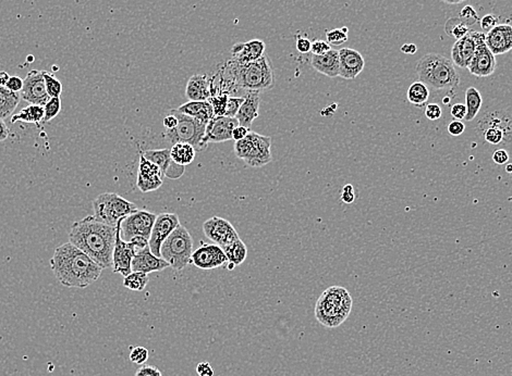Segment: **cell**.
Wrapping results in <instances>:
<instances>
[{
    "instance_id": "56",
    "label": "cell",
    "mask_w": 512,
    "mask_h": 376,
    "mask_svg": "<svg viewBox=\"0 0 512 376\" xmlns=\"http://www.w3.org/2000/svg\"><path fill=\"white\" fill-rule=\"evenodd\" d=\"M163 123H164L166 130H174V128H177L179 121H178L177 117L174 116L172 111H170V113L165 117Z\"/></svg>"
},
{
    "instance_id": "9",
    "label": "cell",
    "mask_w": 512,
    "mask_h": 376,
    "mask_svg": "<svg viewBox=\"0 0 512 376\" xmlns=\"http://www.w3.org/2000/svg\"><path fill=\"white\" fill-rule=\"evenodd\" d=\"M116 241L113 253V272L126 276L132 272V260L138 251L149 246V239L141 236L133 237L130 241H124L120 235L122 221L117 224Z\"/></svg>"
},
{
    "instance_id": "27",
    "label": "cell",
    "mask_w": 512,
    "mask_h": 376,
    "mask_svg": "<svg viewBox=\"0 0 512 376\" xmlns=\"http://www.w3.org/2000/svg\"><path fill=\"white\" fill-rule=\"evenodd\" d=\"M311 65L314 70L328 78L339 76V51L331 49L325 55H313L311 59Z\"/></svg>"
},
{
    "instance_id": "28",
    "label": "cell",
    "mask_w": 512,
    "mask_h": 376,
    "mask_svg": "<svg viewBox=\"0 0 512 376\" xmlns=\"http://www.w3.org/2000/svg\"><path fill=\"white\" fill-rule=\"evenodd\" d=\"M177 110L204 123H208L215 117L212 105L208 101H188L180 105Z\"/></svg>"
},
{
    "instance_id": "20",
    "label": "cell",
    "mask_w": 512,
    "mask_h": 376,
    "mask_svg": "<svg viewBox=\"0 0 512 376\" xmlns=\"http://www.w3.org/2000/svg\"><path fill=\"white\" fill-rule=\"evenodd\" d=\"M485 43L495 55H504L512 49V26L498 24L485 34Z\"/></svg>"
},
{
    "instance_id": "45",
    "label": "cell",
    "mask_w": 512,
    "mask_h": 376,
    "mask_svg": "<svg viewBox=\"0 0 512 376\" xmlns=\"http://www.w3.org/2000/svg\"><path fill=\"white\" fill-rule=\"evenodd\" d=\"M499 23V18L497 15H493V13H488V15H484L481 20H479V24L481 28L484 31L485 34L492 31L495 26H498Z\"/></svg>"
},
{
    "instance_id": "41",
    "label": "cell",
    "mask_w": 512,
    "mask_h": 376,
    "mask_svg": "<svg viewBox=\"0 0 512 376\" xmlns=\"http://www.w3.org/2000/svg\"><path fill=\"white\" fill-rule=\"evenodd\" d=\"M45 110V117H44V122H51V120L58 116L61 110L60 98H51L49 101L44 105Z\"/></svg>"
},
{
    "instance_id": "42",
    "label": "cell",
    "mask_w": 512,
    "mask_h": 376,
    "mask_svg": "<svg viewBox=\"0 0 512 376\" xmlns=\"http://www.w3.org/2000/svg\"><path fill=\"white\" fill-rule=\"evenodd\" d=\"M149 350L145 347H135L130 352V361L138 366H143L149 360Z\"/></svg>"
},
{
    "instance_id": "18",
    "label": "cell",
    "mask_w": 512,
    "mask_h": 376,
    "mask_svg": "<svg viewBox=\"0 0 512 376\" xmlns=\"http://www.w3.org/2000/svg\"><path fill=\"white\" fill-rule=\"evenodd\" d=\"M147 160L155 163L162 170L163 174L170 180H178L185 172V166L174 162L170 156V149H154V151H141Z\"/></svg>"
},
{
    "instance_id": "50",
    "label": "cell",
    "mask_w": 512,
    "mask_h": 376,
    "mask_svg": "<svg viewBox=\"0 0 512 376\" xmlns=\"http://www.w3.org/2000/svg\"><path fill=\"white\" fill-rule=\"evenodd\" d=\"M6 87L13 93H20L23 89V80L18 76H10Z\"/></svg>"
},
{
    "instance_id": "46",
    "label": "cell",
    "mask_w": 512,
    "mask_h": 376,
    "mask_svg": "<svg viewBox=\"0 0 512 376\" xmlns=\"http://www.w3.org/2000/svg\"><path fill=\"white\" fill-rule=\"evenodd\" d=\"M329 51H331V46L325 40H314L312 43V47H311V53L316 55H325Z\"/></svg>"
},
{
    "instance_id": "49",
    "label": "cell",
    "mask_w": 512,
    "mask_h": 376,
    "mask_svg": "<svg viewBox=\"0 0 512 376\" xmlns=\"http://www.w3.org/2000/svg\"><path fill=\"white\" fill-rule=\"evenodd\" d=\"M450 113H452V118L456 119V120H465L467 107L463 103H456L450 109Z\"/></svg>"
},
{
    "instance_id": "39",
    "label": "cell",
    "mask_w": 512,
    "mask_h": 376,
    "mask_svg": "<svg viewBox=\"0 0 512 376\" xmlns=\"http://www.w3.org/2000/svg\"><path fill=\"white\" fill-rule=\"evenodd\" d=\"M326 40L329 45L340 46L348 40V28H335L326 33Z\"/></svg>"
},
{
    "instance_id": "13",
    "label": "cell",
    "mask_w": 512,
    "mask_h": 376,
    "mask_svg": "<svg viewBox=\"0 0 512 376\" xmlns=\"http://www.w3.org/2000/svg\"><path fill=\"white\" fill-rule=\"evenodd\" d=\"M179 225L180 220L177 214H160L157 216L149 239V248L155 256L160 257L163 243Z\"/></svg>"
},
{
    "instance_id": "43",
    "label": "cell",
    "mask_w": 512,
    "mask_h": 376,
    "mask_svg": "<svg viewBox=\"0 0 512 376\" xmlns=\"http://www.w3.org/2000/svg\"><path fill=\"white\" fill-rule=\"evenodd\" d=\"M245 101L243 97H236V96H229L227 101V107H226L225 117L229 118H236L238 112H239L240 107Z\"/></svg>"
},
{
    "instance_id": "32",
    "label": "cell",
    "mask_w": 512,
    "mask_h": 376,
    "mask_svg": "<svg viewBox=\"0 0 512 376\" xmlns=\"http://www.w3.org/2000/svg\"><path fill=\"white\" fill-rule=\"evenodd\" d=\"M197 155L193 146L187 143H177L172 146L170 148V156L172 160L180 166H187L193 162Z\"/></svg>"
},
{
    "instance_id": "25",
    "label": "cell",
    "mask_w": 512,
    "mask_h": 376,
    "mask_svg": "<svg viewBox=\"0 0 512 376\" xmlns=\"http://www.w3.org/2000/svg\"><path fill=\"white\" fill-rule=\"evenodd\" d=\"M210 78L203 74H195L188 80L185 87V97L190 101H205L210 99Z\"/></svg>"
},
{
    "instance_id": "8",
    "label": "cell",
    "mask_w": 512,
    "mask_h": 376,
    "mask_svg": "<svg viewBox=\"0 0 512 376\" xmlns=\"http://www.w3.org/2000/svg\"><path fill=\"white\" fill-rule=\"evenodd\" d=\"M170 111L177 117L179 123L174 130H166L165 136H166L167 141L170 142L172 146L177 143L190 144L195 147L197 153L204 151L208 146L205 143L207 123L191 118L185 113L179 112L177 109Z\"/></svg>"
},
{
    "instance_id": "14",
    "label": "cell",
    "mask_w": 512,
    "mask_h": 376,
    "mask_svg": "<svg viewBox=\"0 0 512 376\" xmlns=\"http://www.w3.org/2000/svg\"><path fill=\"white\" fill-rule=\"evenodd\" d=\"M22 99L30 105H45L51 97L46 89L43 71L32 70L23 80Z\"/></svg>"
},
{
    "instance_id": "61",
    "label": "cell",
    "mask_w": 512,
    "mask_h": 376,
    "mask_svg": "<svg viewBox=\"0 0 512 376\" xmlns=\"http://www.w3.org/2000/svg\"><path fill=\"white\" fill-rule=\"evenodd\" d=\"M443 3L447 5H459V3H465L467 0H442Z\"/></svg>"
},
{
    "instance_id": "53",
    "label": "cell",
    "mask_w": 512,
    "mask_h": 376,
    "mask_svg": "<svg viewBox=\"0 0 512 376\" xmlns=\"http://www.w3.org/2000/svg\"><path fill=\"white\" fill-rule=\"evenodd\" d=\"M509 153L505 149H497V151H494V153H493V161L496 164H499V166L506 164L509 161Z\"/></svg>"
},
{
    "instance_id": "31",
    "label": "cell",
    "mask_w": 512,
    "mask_h": 376,
    "mask_svg": "<svg viewBox=\"0 0 512 376\" xmlns=\"http://www.w3.org/2000/svg\"><path fill=\"white\" fill-rule=\"evenodd\" d=\"M20 103L19 93L9 91L6 86H0V120L7 119Z\"/></svg>"
},
{
    "instance_id": "55",
    "label": "cell",
    "mask_w": 512,
    "mask_h": 376,
    "mask_svg": "<svg viewBox=\"0 0 512 376\" xmlns=\"http://www.w3.org/2000/svg\"><path fill=\"white\" fill-rule=\"evenodd\" d=\"M199 376H214V370L208 362H199L197 366Z\"/></svg>"
},
{
    "instance_id": "34",
    "label": "cell",
    "mask_w": 512,
    "mask_h": 376,
    "mask_svg": "<svg viewBox=\"0 0 512 376\" xmlns=\"http://www.w3.org/2000/svg\"><path fill=\"white\" fill-rule=\"evenodd\" d=\"M483 98L479 89L475 87H469L465 91V107H467V117L465 120L473 121L479 114L482 108Z\"/></svg>"
},
{
    "instance_id": "12",
    "label": "cell",
    "mask_w": 512,
    "mask_h": 376,
    "mask_svg": "<svg viewBox=\"0 0 512 376\" xmlns=\"http://www.w3.org/2000/svg\"><path fill=\"white\" fill-rule=\"evenodd\" d=\"M203 232L207 239H210L213 243L222 248L240 239L239 234L233 228V224L226 219L220 218V216H213L205 221L203 224Z\"/></svg>"
},
{
    "instance_id": "26",
    "label": "cell",
    "mask_w": 512,
    "mask_h": 376,
    "mask_svg": "<svg viewBox=\"0 0 512 376\" xmlns=\"http://www.w3.org/2000/svg\"><path fill=\"white\" fill-rule=\"evenodd\" d=\"M486 128H497L505 132L507 135L508 143L512 141V116L502 111H490L479 120V132Z\"/></svg>"
},
{
    "instance_id": "44",
    "label": "cell",
    "mask_w": 512,
    "mask_h": 376,
    "mask_svg": "<svg viewBox=\"0 0 512 376\" xmlns=\"http://www.w3.org/2000/svg\"><path fill=\"white\" fill-rule=\"evenodd\" d=\"M459 19L468 26H473L479 21L477 11L473 9L472 6H467V7L462 9L459 15Z\"/></svg>"
},
{
    "instance_id": "54",
    "label": "cell",
    "mask_w": 512,
    "mask_h": 376,
    "mask_svg": "<svg viewBox=\"0 0 512 376\" xmlns=\"http://www.w3.org/2000/svg\"><path fill=\"white\" fill-rule=\"evenodd\" d=\"M311 47H312V42L306 37H298L297 38V49L299 53H308L311 51Z\"/></svg>"
},
{
    "instance_id": "38",
    "label": "cell",
    "mask_w": 512,
    "mask_h": 376,
    "mask_svg": "<svg viewBox=\"0 0 512 376\" xmlns=\"http://www.w3.org/2000/svg\"><path fill=\"white\" fill-rule=\"evenodd\" d=\"M43 76L49 97L60 98L61 93H63V84L60 80H57L53 74L46 71H43Z\"/></svg>"
},
{
    "instance_id": "7",
    "label": "cell",
    "mask_w": 512,
    "mask_h": 376,
    "mask_svg": "<svg viewBox=\"0 0 512 376\" xmlns=\"http://www.w3.org/2000/svg\"><path fill=\"white\" fill-rule=\"evenodd\" d=\"M272 137L250 130L247 137L236 142L235 153L251 168H262L273 160Z\"/></svg>"
},
{
    "instance_id": "40",
    "label": "cell",
    "mask_w": 512,
    "mask_h": 376,
    "mask_svg": "<svg viewBox=\"0 0 512 376\" xmlns=\"http://www.w3.org/2000/svg\"><path fill=\"white\" fill-rule=\"evenodd\" d=\"M229 95L226 93L217 94L208 99L214 110L215 117L225 116L226 107Z\"/></svg>"
},
{
    "instance_id": "21",
    "label": "cell",
    "mask_w": 512,
    "mask_h": 376,
    "mask_svg": "<svg viewBox=\"0 0 512 376\" xmlns=\"http://www.w3.org/2000/svg\"><path fill=\"white\" fill-rule=\"evenodd\" d=\"M266 45L262 40H252L245 43H238L231 48V60L239 65H247L258 60L265 55Z\"/></svg>"
},
{
    "instance_id": "1",
    "label": "cell",
    "mask_w": 512,
    "mask_h": 376,
    "mask_svg": "<svg viewBox=\"0 0 512 376\" xmlns=\"http://www.w3.org/2000/svg\"><path fill=\"white\" fill-rule=\"evenodd\" d=\"M116 233L117 228L101 223L90 216L72 224L69 231V241L104 270L113 266Z\"/></svg>"
},
{
    "instance_id": "23",
    "label": "cell",
    "mask_w": 512,
    "mask_h": 376,
    "mask_svg": "<svg viewBox=\"0 0 512 376\" xmlns=\"http://www.w3.org/2000/svg\"><path fill=\"white\" fill-rule=\"evenodd\" d=\"M132 271L143 272V273H153V272L164 271L165 268H170V264L160 257L155 256L151 253L149 246L138 251L132 260Z\"/></svg>"
},
{
    "instance_id": "4",
    "label": "cell",
    "mask_w": 512,
    "mask_h": 376,
    "mask_svg": "<svg viewBox=\"0 0 512 376\" xmlns=\"http://www.w3.org/2000/svg\"><path fill=\"white\" fill-rule=\"evenodd\" d=\"M352 305V297L345 287L331 286L316 302V320L328 329L338 327L350 316Z\"/></svg>"
},
{
    "instance_id": "48",
    "label": "cell",
    "mask_w": 512,
    "mask_h": 376,
    "mask_svg": "<svg viewBox=\"0 0 512 376\" xmlns=\"http://www.w3.org/2000/svg\"><path fill=\"white\" fill-rule=\"evenodd\" d=\"M134 376H163V374L156 366L143 364L137 370Z\"/></svg>"
},
{
    "instance_id": "19",
    "label": "cell",
    "mask_w": 512,
    "mask_h": 376,
    "mask_svg": "<svg viewBox=\"0 0 512 376\" xmlns=\"http://www.w3.org/2000/svg\"><path fill=\"white\" fill-rule=\"evenodd\" d=\"M363 55L356 49L342 48L339 51V76L345 80H354L364 70Z\"/></svg>"
},
{
    "instance_id": "3",
    "label": "cell",
    "mask_w": 512,
    "mask_h": 376,
    "mask_svg": "<svg viewBox=\"0 0 512 376\" xmlns=\"http://www.w3.org/2000/svg\"><path fill=\"white\" fill-rule=\"evenodd\" d=\"M419 80L435 91H454L460 85V76L452 59L439 53L423 55L415 65Z\"/></svg>"
},
{
    "instance_id": "10",
    "label": "cell",
    "mask_w": 512,
    "mask_h": 376,
    "mask_svg": "<svg viewBox=\"0 0 512 376\" xmlns=\"http://www.w3.org/2000/svg\"><path fill=\"white\" fill-rule=\"evenodd\" d=\"M157 214L147 210H138L122 220L120 235L124 241H130L133 237L141 236L149 239Z\"/></svg>"
},
{
    "instance_id": "16",
    "label": "cell",
    "mask_w": 512,
    "mask_h": 376,
    "mask_svg": "<svg viewBox=\"0 0 512 376\" xmlns=\"http://www.w3.org/2000/svg\"><path fill=\"white\" fill-rule=\"evenodd\" d=\"M239 126L236 118L220 116L214 117L207 123L205 132V143L210 144L224 143L233 139V130Z\"/></svg>"
},
{
    "instance_id": "36",
    "label": "cell",
    "mask_w": 512,
    "mask_h": 376,
    "mask_svg": "<svg viewBox=\"0 0 512 376\" xmlns=\"http://www.w3.org/2000/svg\"><path fill=\"white\" fill-rule=\"evenodd\" d=\"M447 35L452 36L456 40H461L469 34V26H465L459 18H452L447 21L446 26Z\"/></svg>"
},
{
    "instance_id": "58",
    "label": "cell",
    "mask_w": 512,
    "mask_h": 376,
    "mask_svg": "<svg viewBox=\"0 0 512 376\" xmlns=\"http://www.w3.org/2000/svg\"><path fill=\"white\" fill-rule=\"evenodd\" d=\"M9 133H10V130H9L8 126H6L3 120H0V142L6 141L8 136H9Z\"/></svg>"
},
{
    "instance_id": "59",
    "label": "cell",
    "mask_w": 512,
    "mask_h": 376,
    "mask_svg": "<svg viewBox=\"0 0 512 376\" xmlns=\"http://www.w3.org/2000/svg\"><path fill=\"white\" fill-rule=\"evenodd\" d=\"M402 51L406 55H414L418 51V47L415 44H404L402 47Z\"/></svg>"
},
{
    "instance_id": "24",
    "label": "cell",
    "mask_w": 512,
    "mask_h": 376,
    "mask_svg": "<svg viewBox=\"0 0 512 376\" xmlns=\"http://www.w3.org/2000/svg\"><path fill=\"white\" fill-rule=\"evenodd\" d=\"M243 98H245V101L240 107L236 119L239 122V126L251 130L253 122L255 119L258 118V114H260L258 112L261 103L260 93L258 92H245Z\"/></svg>"
},
{
    "instance_id": "2",
    "label": "cell",
    "mask_w": 512,
    "mask_h": 376,
    "mask_svg": "<svg viewBox=\"0 0 512 376\" xmlns=\"http://www.w3.org/2000/svg\"><path fill=\"white\" fill-rule=\"evenodd\" d=\"M51 266L61 285L70 289H85L97 281L103 268L74 243H63L55 249Z\"/></svg>"
},
{
    "instance_id": "22",
    "label": "cell",
    "mask_w": 512,
    "mask_h": 376,
    "mask_svg": "<svg viewBox=\"0 0 512 376\" xmlns=\"http://www.w3.org/2000/svg\"><path fill=\"white\" fill-rule=\"evenodd\" d=\"M477 49L474 31L470 30L469 34L461 40H458L452 49V61L460 69L469 68L472 58Z\"/></svg>"
},
{
    "instance_id": "17",
    "label": "cell",
    "mask_w": 512,
    "mask_h": 376,
    "mask_svg": "<svg viewBox=\"0 0 512 376\" xmlns=\"http://www.w3.org/2000/svg\"><path fill=\"white\" fill-rule=\"evenodd\" d=\"M162 170L155 163L147 160L140 153L139 171H138L137 185L142 193L157 191L163 185Z\"/></svg>"
},
{
    "instance_id": "30",
    "label": "cell",
    "mask_w": 512,
    "mask_h": 376,
    "mask_svg": "<svg viewBox=\"0 0 512 376\" xmlns=\"http://www.w3.org/2000/svg\"><path fill=\"white\" fill-rule=\"evenodd\" d=\"M45 117V110L43 105H30L26 108H23L20 112L15 113V116L11 118V122H24V123H34L38 126H41V122L44 121Z\"/></svg>"
},
{
    "instance_id": "5",
    "label": "cell",
    "mask_w": 512,
    "mask_h": 376,
    "mask_svg": "<svg viewBox=\"0 0 512 376\" xmlns=\"http://www.w3.org/2000/svg\"><path fill=\"white\" fill-rule=\"evenodd\" d=\"M193 239L185 226L180 224L164 241L160 248V257L176 271H182L192 264Z\"/></svg>"
},
{
    "instance_id": "57",
    "label": "cell",
    "mask_w": 512,
    "mask_h": 376,
    "mask_svg": "<svg viewBox=\"0 0 512 376\" xmlns=\"http://www.w3.org/2000/svg\"><path fill=\"white\" fill-rule=\"evenodd\" d=\"M251 130H249V128H245V126H238L237 128L233 130V141L238 142L241 141V139H245V137H247V134H249V132H250Z\"/></svg>"
},
{
    "instance_id": "6",
    "label": "cell",
    "mask_w": 512,
    "mask_h": 376,
    "mask_svg": "<svg viewBox=\"0 0 512 376\" xmlns=\"http://www.w3.org/2000/svg\"><path fill=\"white\" fill-rule=\"evenodd\" d=\"M138 210L135 203L126 200L118 194H101L93 201L94 219L113 228H116L122 219Z\"/></svg>"
},
{
    "instance_id": "62",
    "label": "cell",
    "mask_w": 512,
    "mask_h": 376,
    "mask_svg": "<svg viewBox=\"0 0 512 376\" xmlns=\"http://www.w3.org/2000/svg\"><path fill=\"white\" fill-rule=\"evenodd\" d=\"M506 171H507L508 173H511V172H512V164H508L507 168H506Z\"/></svg>"
},
{
    "instance_id": "37",
    "label": "cell",
    "mask_w": 512,
    "mask_h": 376,
    "mask_svg": "<svg viewBox=\"0 0 512 376\" xmlns=\"http://www.w3.org/2000/svg\"><path fill=\"white\" fill-rule=\"evenodd\" d=\"M485 142L490 145H500V144H508L507 135L504 130L497 128H486L481 130Z\"/></svg>"
},
{
    "instance_id": "51",
    "label": "cell",
    "mask_w": 512,
    "mask_h": 376,
    "mask_svg": "<svg viewBox=\"0 0 512 376\" xmlns=\"http://www.w3.org/2000/svg\"><path fill=\"white\" fill-rule=\"evenodd\" d=\"M341 200L345 203H352L356 200V194H354V187L348 184V185L343 186L342 191H341Z\"/></svg>"
},
{
    "instance_id": "15",
    "label": "cell",
    "mask_w": 512,
    "mask_h": 376,
    "mask_svg": "<svg viewBox=\"0 0 512 376\" xmlns=\"http://www.w3.org/2000/svg\"><path fill=\"white\" fill-rule=\"evenodd\" d=\"M191 261L201 270H213L228 264L225 251L216 243H202L192 253Z\"/></svg>"
},
{
    "instance_id": "60",
    "label": "cell",
    "mask_w": 512,
    "mask_h": 376,
    "mask_svg": "<svg viewBox=\"0 0 512 376\" xmlns=\"http://www.w3.org/2000/svg\"><path fill=\"white\" fill-rule=\"evenodd\" d=\"M10 76L5 71H0V86L7 85L8 80H9Z\"/></svg>"
},
{
    "instance_id": "35",
    "label": "cell",
    "mask_w": 512,
    "mask_h": 376,
    "mask_svg": "<svg viewBox=\"0 0 512 376\" xmlns=\"http://www.w3.org/2000/svg\"><path fill=\"white\" fill-rule=\"evenodd\" d=\"M149 275L143 272H133L124 276V286L132 291H142L149 284Z\"/></svg>"
},
{
    "instance_id": "11",
    "label": "cell",
    "mask_w": 512,
    "mask_h": 376,
    "mask_svg": "<svg viewBox=\"0 0 512 376\" xmlns=\"http://www.w3.org/2000/svg\"><path fill=\"white\" fill-rule=\"evenodd\" d=\"M475 40H477V49L470 63L469 72L472 76L477 78H487L492 76L497 68L496 55L490 51L485 43V33L474 31Z\"/></svg>"
},
{
    "instance_id": "29",
    "label": "cell",
    "mask_w": 512,
    "mask_h": 376,
    "mask_svg": "<svg viewBox=\"0 0 512 376\" xmlns=\"http://www.w3.org/2000/svg\"><path fill=\"white\" fill-rule=\"evenodd\" d=\"M222 250L225 251L226 257H227L228 270H233L236 266H241L245 262V259H247V245L243 243L241 239H237L233 243L224 247Z\"/></svg>"
},
{
    "instance_id": "33",
    "label": "cell",
    "mask_w": 512,
    "mask_h": 376,
    "mask_svg": "<svg viewBox=\"0 0 512 376\" xmlns=\"http://www.w3.org/2000/svg\"><path fill=\"white\" fill-rule=\"evenodd\" d=\"M429 95H431L429 88L421 80L413 82L406 91L408 101L418 108H423L424 105H427Z\"/></svg>"
},
{
    "instance_id": "52",
    "label": "cell",
    "mask_w": 512,
    "mask_h": 376,
    "mask_svg": "<svg viewBox=\"0 0 512 376\" xmlns=\"http://www.w3.org/2000/svg\"><path fill=\"white\" fill-rule=\"evenodd\" d=\"M465 126L462 121L454 120L448 124V133L452 136H460L465 132Z\"/></svg>"
},
{
    "instance_id": "47",
    "label": "cell",
    "mask_w": 512,
    "mask_h": 376,
    "mask_svg": "<svg viewBox=\"0 0 512 376\" xmlns=\"http://www.w3.org/2000/svg\"><path fill=\"white\" fill-rule=\"evenodd\" d=\"M443 110L440 105L437 103H429L425 108V117L429 119V121H437L438 119L442 118Z\"/></svg>"
}]
</instances>
